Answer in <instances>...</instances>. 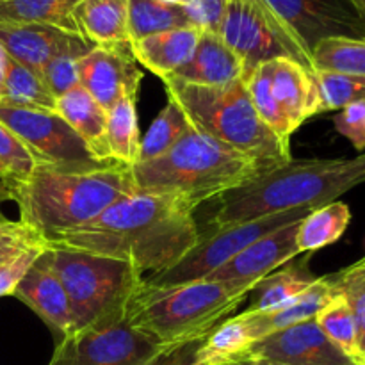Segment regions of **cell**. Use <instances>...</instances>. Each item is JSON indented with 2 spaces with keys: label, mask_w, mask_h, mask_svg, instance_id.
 Returning <instances> with one entry per match:
<instances>
[{
  "label": "cell",
  "mask_w": 365,
  "mask_h": 365,
  "mask_svg": "<svg viewBox=\"0 0 365 365\" xmlns=\"http://www.w3.org/2000/svg\"><path fill=\"white\" fill-rule=\"evenodd\" d=\"M314 209L317 207H299V209L269 214V216L257 217L245 223L228 225V227L214 228V230L209 228V234L200 235L198 242L173 267L159 274H152L145 280L152 285H175L203 280L250 245L262 239L264 235L296 221H302Z\"/></svg>",
  "instance_id": "cell-9"
},
{
  "label": "cell",
  "mask_w": 365,
  "mask_h": 365,
  "mask_svg": "<svg viewBox=\"0 0 365 365\" xmlns=\"http://www.w3.org/2000/svg\"><path fill=\"white\" fill-rule=\"evenodd\" d=\"M38 264L52 271L66 291L71 334L120 316L145 277L128 260L82 250L45 246Z\"/></svg>",
  "instance_id": "cell-7"
},
{
  "label": "cell",
  "mask_w": 365,
  "mask_h": 365,
  "mask_svg": "<svg viewBox=\"0 0 365 365\" xmlns=\"http://www.w3.org/2000/svg\"><path fill=\"white\" fill-rule=\"evenodd\" d=\"M43 242H45V237L41 234L31 230V228L24 225L20 230L11 232V234L0 237V264L20 255L21 252H25L31 246L43 245Z\"/></svg>",
  "instance_id": "cell-43"
},
{
  "label": "cell",
  "mask_w": 365,
  "mask_h": 365,
  "mask_svg": "<svg viewBox=\"0 0 365 365\" xmlns=\"http://www.w3.org/2000/svg\"><path fill=\"white\" fill-rule=\"evenodd\" d=\"M227 365H282L277 362H269V360H257V359H242L237 360V362H232Z\"/></svg>",
  "instance_id": "cell-47"
},
{
  "label": "cell",
  "mask_w": 365,
  "mask_h": 365,
  "mask_svg": "<svg viewBox=\"0 0 365 365\" xmlns=\"http://www.w3.org/2000/svg\"><path fill=\"white\" fill-rule=\"evenodd\" d=\"M81 2L82 0H0V24H43L81 34L75 20V9Z\"/></svg>",
  "instance_id": "cell-24"
},
{
  "label": "cell",
  "mask_w": 365,
  "mask_h": 365,
  "mask_svg": "<svg viewBox=\"0 0 365 365\" xmlns=\"http://www.w3.org/2000/svg\"><path fill=\"white\" fill-rule=\"evenodd\" d=\"M351 4L356 7V9H359V13L365 18V0H351Z\"/></svg>",
  "instance_id": "cell-48"
},
{
  "label": "cell",
  "mask_w": 365,
  "mask_h": 365,
  "mask_svg": "<svg viewBox=\"0 0 365 365\" xmlns=\"http://www.w3.org/2000/svg\"><path fill=\"white\" fill-rule=\"evenodd\" d=\"M314 71L365 75V39L330 38L312 52Z\"/></svg>",
  "instance_id": "cell-32"
},
{
  "label": "cell",
  "mask_w": 365,
  "mask_h": 365,
  "mask_svg": "<svg viewBox=\"0 0 365 365\" xmlns=\"http://www.w3.org/2000/svg\"><path fill=\"white\" fill-rule=\"evenodd\" d=\"M245 84L246 89H248L250 100H252L253 107H255L260 120H262L278 138L284 139L285 143H291V135L294 134V130H292L287 116H285L284 110H282L280 103L274 98L273 88H271V78L266 66L260 64L259 68H255V70L245 78Z\"/></svg>",
  "instance_id": "cell-33"
},
{
  "label": "cell",
  "mask_w": 365,
  "mask_h": 365,
  "mask_svg": "<svg viewBox=\"0 0 365 365\" xmlns=\"http://www.w3.org/2000/svg\"><path fill=\"white\" fill-rule=\"evenodd\" d=\"M316 323L323 334L348 356L360 362L359 344H356V323L351 307L341 294L335 296L316 316Z\"/></svg>",
  "instance_id": "cell-34"
},
{
  "label": "cell",
  "mask_w": 365,
  "mask_h": 365,
  "mask_svg": "<svg viewBox=\"0 0 365 365\" xmlns=\"http://www.w3.org/2000/svg\"><path fill=\"white\" fill-rule=\"evenodd\" d=\"M205 337L168 346L148 365H207L200 356V348Z\"/></svg>",
  "instance_id": "cell-42"
},
{
  "label": "cell",
  "mask_w": 365,
  "mask_h": 365,
  "mask_svg": "<svg viewBox=\"0 0 365 365\" xmlns=\"http://www.w3.org/2000/svg\"><path fill=\"white\" fill-rule=\"evenodd\" d=\"M307 53L330 38L365 39V18L351 0H266Z\"/></svg>",
  "instance_id": "cell-12"
},
{
  "label": "cell",
  "mask_w": 365,
  "mask_h": 365,
  "mask_svg": "<svg viewBox=\"0 0 365 365\" xmlns=\"http://www.w3.org/2000/svg\"><path fill=\"white\" fill-rule=\"evenodd\" d=\"M13 296L34 310L52 331L63 337L71 334V310L66 291L59 278L38 264V260L21 278Z\"/></svg>",
  "instance_id": "cell-18"
},
{
  "label": "cell",
  "mask_w": 365,
  "mask_h": 365,
  "mask_svg": "<svg viewBox=\"0 0 365 365\" xmlns=\"http://www.w3.org/2000/svg\"><path fill=\"white\" fill-rule=\"evenodd\" d=\"M360 365H365V359L362 360V362H360Z\"/></svg>",
  "instance_id": "cell-51"
},
{
  "label": "cell",
  "mask_w": 365,
  "mask_h": 365,
  "mask_svg": "<svg viewBox=\"0 0 365 365\" xmlns=\"http://www.w3.org/2000/svg\"><path fill=\"white\" fill-rule=\"evenodd\" d=\"M321 98V113L339 110L349 103H365V75L314 71Z\"/></svg>",
  "instance_id": "cell-35"
},
{
  "label": "cell",
  "mask_w": 365,
  "mask_h": 365,
  "mask_svg": "<svg viewBox=\"0 0 365 365\" xmlns=\"http://www.w3.org/2000/svg\"><path fill=\"white\" fill-rule=\"evenodd\" d=\"M217 34L242 61V81L260 64L278 57H289L314 71L312 57L266 0H228Z\"/></svg>",
  "instance_id": "cell-8"
},
{
  "label": "cell",
  "mask_w": 365,
  "mask_h": 365,
  "mask_svg": "<svg viewBox=\"0 0 365 365\" xmlns=\"http://www.w3.org/2000/svg\"><path fill=\"white\" fill-rule=\"evenodd\" d=\"M202 32L196 27H187L146 36L130 43L132 56L146 70L159 75L164 81L191 61Z\"/></svg>",
  "instance_id": "cell-21"
},
{
  "label": "cell",
  "mask_w": 365,
  "mask_h": 365,
  "mask_svg": "<svg viewBox=\"0 0 365 365\" xmlns=\"http://www.w3.org/2000/svg\"><path fill=\"white\" fill-rule=\"evenodd\" d=\"M168 98L175 100L192 127L245 153L260 173L289 163L291 143L278 138L259 118L245 81L227 86H195L164 78Z\"/></svg>",
  "instance_id": "cell-6"
},
{
  "label": "cell",
  "mask_w": 365,
  "mask_h": 365,
  "mask_svg": "<svg viewBox=\"0 0 365 365\" xmlns=\"http://www.w3.org/2000/svg\"><path fill=\"white\" fill-rule=\"evenodd\" d=\"M227 4L228 0H189L185 4V9H187L195 27L203 32L217 34L225 11H227Z\"/></svg>",
  "instance_id": "cell-41"
},
{
  "label": "cell",
  "mask_w": 365,
  "mask_h": 365,
  "mask_svg": "<svg viewBox=\"0 0 365 365\" xmlns=\"http://www.w3.org/2000/svg\"><path fill=\"white\" fill-rule=\"evenodd\" d=\"M0 103L57 113V98L45 84L41 73L16 63L11 57L7 59L6 81H4L2 95H0Z\"/></svg>",
  "instance_id": "cell-28"
},
{
  "label": "cell",
  "mask_w": 365,
  "mask_h": 365,
  "mask_svg": "<svg viewBox=\"0 0 365 365\" xmlns=\"http://www.w3.org/2000/svg\"><path fill=\"white\" fill-rule=\"evenodd\" d=\"M314 280L316 278L302 267L274 271L257 282L255 287L250 292L252 303L245 312L260 314L280 309L303 294L314 284Z\"/></svg>",
  "instance_id": "cell-29"
},
{
  "label": "cell",
  "mask_w": 365,
  "mask_h": 365,
  "mask_svg": "<svg viewBox=\"0 0 365 365\" xmlns=\"http://www.w3.org/2000/svg\"><path fill=\"white\" fill-rule=\"evenodd\" d=\"M257 175L260 171L250 157L196 128L157 159L132 166L135 187L178 195L192 207L220 200Z\"/></svg>",
  "instance_id": "cell-5"
},
{
  "label": "cell",
  "mask_w": 365,
  "mask_h": 365,
  "mask_svg": "<svg viewBox=\"0 0 365 365\" xmlns=\"http://www.w3.org/2000/svg\"><path fill=\"white\" fill-rule=\"evenodd\" d=\"M271 78L277 102L287 116L292 130H298L309 118L321 114V98L314 71L289 57L264 63Z\"/></svg>",
  "instance_id": "cell-17"
},
{
  "label": "cell",
  "mask_w": 365,
  "mask_h": 365,
  "mask_svg": "<svg viewBox=\"0 0 365 365\" xmlns=\"http://www.w3.org/2000/svg\"><path fill=\"white\" fill-rule=\"evenodd\" d=\"M163 2H170V4H177V6H185L189 0H163Z\"/></svg>",
  "instance_id": "cell-49"
},
{
  "label": "cell",
  "mask_w": 365,
  "mask_h": 365,
  "mask_svg": "<svg viewBox=\"0 0 365 365\" xmlns=\"http://www.w3.org/2000/svg\"><path fill=\"white\" fill-rule=\"evenodd\" d=\"M298 225H287L284 228L264 235L257 242L242 250L239 255L228 260L225 266L210 273L203 280L212 282H230V284H257L267 274L274 273L278 267L284 266L294 257L302 255L298 250Z\"/></svg>",
  "instance_id": "cell-16"
},
{
  "label": "cell",
  "mask_w": 365,
  "mask_h": 365,
  "mask_svg": "<svg viewBox=\"0 0 365 365\" xmlns=\"http://www.w3.org/2000/svg\"><path fill=\"white\" fill-rule=\"evenodd\" d=\"M57 114L81 135L96 159L113 163L107 152V110L82 86L57 98Z\"/></svg>",
  "instance_id": "cell-22"
},
{
  "label": "cell",
  "mask_w": 365,
  "mask_h": 365,
  "mask_svg": "<svg viewBox=\"0 0 365 365\" xmlns=\"http://www.w3.org/2000/svg\"><path fill=\"white\" fill-rule=\"evenodd\" d=\"M351 221V210L344 202H330L307 214L298 225L299 253H312L337 242L348 230Z\"/></svg>",
  "instance_id": "cell-25"
},
{
  "label": "cell",
  "mask_w": 365,
  "mask_h": 365,
  "mask_svg": "<svg viewBox=\"0 0 365 365\" xmlns=\"http://www.w3.org/2000/svg\"><path fill=\"white\" fill-rule=\"evenodd\" d=\"M0 45L11 59L38 73L56 57H82L95 46L84 36L43 24H0Z\"/></svg>",
  "instance_id": "cell-15"
},
{
  "label": "cell",
  "mask_w": 365,
  "mask_h": 365,
  "mask_svg": "<svg viewBox=\"0 0 365 365\" xmlns=\"http://www.w3.org/2000/svg\"><path fill=\"white\" fill-rule=\"evenodd\" d=\"M13 200V195H11V185L7 182L0 180V223L7 221V217L2 214V203Z\"/></svg>",
  "instance_id": "cell-44"
},
{
  "label": "cell",
  "mask_w": 365,
  "mask_h": 365,
  "mask_svg": "<svg viewBox=\"0 0 365 365\" xmlns=\"http://www.w3.org/2000/svg\"><path fill=\"white\" fill-rule=\"evenodd\" d=\"M255 344L248 327L237 314L221 321L205 337L200 356L207 365H227L237 362Z\"/></svg>",
  "instance_id": "cell-30"
},
{
  "label": "cell",
  "mask_w": 365,
  "mask_h": 365,
  "mask_svg": "<svg viewBox=\"0 0 365 365\" xmlns=\"http://www.w3.org/2000/svg\"><path fill=\"white\" fill-rule=\"evenodd\" d=\"M242 359L269 360L282 365H360L323 334L316 317L260 339Z\"/></svg>",
  "instance_id": "cell-13"
},
{
  "label": "cell",
  "mask_w": 365,
  "mask_h": 365,
  "mask_svg": "<svg viewBox=\"0 0 365 365\" xmlns=\"http://www.w3.org/2000/svg\"><path fill=\"white\" fill-rule=\"evenodd\" d=\"M0 180H4V182H7V184H9V180H7L6 171H4V168H2V166H0Z\"/></svg>",
  "instance_id": "cell-50"
},
{
  "label": "cell",
  "mask_w": 365,
  "mask_h": 365,
  "mask_svg": "<svg viewBox=\"0 0 365 365\" xmlns=\"http://www.w3.org/2000/svg\"><path fill=\"white\" fill-rule=\"evenodd\" d=\"M192 128L195 127L180 106L170 98L168 106L160 110L159 116L152 121L146 134L141 138L139 163H148L166 153Z\"/></svg>",
  "instance_id": "cell-31"
},
{
  "label": "cell",
  "mask_w": 365,
  "mask_h": 365,
  "mask_svg": "<svg viewBox=\"0 0 365 365\" xmlns=\"http://www.w3.org/2000/svg\"><path fill=\"white\" fill-rule=\"evenodd\" d=\"M0 121L24 143L38 163L59 166H100L81 135L57 113L0 103Z\"/></svg>",
  "instance_id": "cell-11"
},
{
  "label": "cell",
  "mask_w": 365,
  "mask_h": 365,
  "mask_svg": "<svg viewBox=\"0 0 365 365\" xmlns=\"http://www.w3.org/2000/svg\"><path fill=\"white\" fill-rule=\"evenodd\" d=\"M255 284L192 280L152 285L146 280L127 303V317L138 330L164 346L209 335L250 296Z\"/></svg>",
  "instance_id": "cell-4"
},
{
  "label": "cell",
  "mask_w": 365,
  "mask_h": 365,
  "mask_svg": "<svg viewBox=\"0 0 365 365\" xmlns=\"http://www.w3.org/2000/svg\"><path fill=\"white\" fill-rule=\"evenodd\" d=\"M46 241L43 245H36L21 252L20 255L13 257V259L6 260L0 264V298L2 296L14 294V289L21 282V278L27 274V271L34 266L38 257L45 250Z\"/></svg>",
  "instance_id": "cell-39"
},
{
  "label": "cell",
  "mask_w": 365,
  "mask_h": 365,
  "mask_svg": "<svg viewBox=\"0 0 365 365\" xmlns=\"http://www.w3.org/2000/svg\"><path fill=\"white\" fill-rule=\"evenodd\" d=\"M75 20L81 34L95 46L130 45L128 0H82Z\"/></svg>",
  "instance_id": "cell-23"
},
{
  "label": "cell",
  "mask_w": 365,
  "mask_h": 365,
  "mask_svg": "<svg viewBox=\"0 0 365 365\" xmlns=\"http://www.w3.org/2000/svg\"><path fill=\"white\" fill-rule=\"evenodd\" d=\"M24 227V223H20V221H4V223H0V237L6 234H11V232H16L20 230V228Z\"/></svg>",
  "instance_id": "cell-46"
},
{
  "label": "cell",
  "mask_w": 365,
  "mask_h": 365,
  "mask_svg": "<svg viewBox=\"0 0 365 365\" xmlns=\"http://www.w3.org/2000/svg\"><path fill=\"white\" fill-rule=\"evenodd\" d=\"M364 182V153L355 159H291L221 196L209 228L245 223L299 207L327 205Z\"/></svg>",
  "instance_id": "cell-3"
},
{
  "label": "cell",
  "mask_w": 365,
  "mask_h": 365,
  "mask_svg": "<svg viewBox=\"0 0 365 365\" xmlns=\"http://www.w3.org/2000/svg\"><path fill=\"white\" fill-rule=\"evenodd\" d=\"M337 294L339 292L335 289L334 280H331V274H328V277L316 278L314 284L303 294H299L298 298L292 299L287 305L280 307V309L260 314L239 312L237 316L242 317L253 341L257 342L267 335L274 334V331H280L284 328L292 327V324L303 323V321L314 319Z\"/></svg>",
  "instance_id": "cell-19"
},
{
  "label": "cell",
  "mask_w": 365,
  "mask_h": 365,
  "mask_svg": "<svg viewBox=\"0 0 365 365\" xmlns=\"http://www.w3.org/2000/svg\"><path fill=\"white\" fill-rule=\"evenodd\" d=\"M187 200L171 192L135 189L96 220L45 237L48 246L82 250L128 260L145 273L173 267L198 242L200 230Z\"/></svg>",
  "instance_id": "cell-1"
},
{
  "label": "cell",
  "mask_w": 365,
  "mask_h": 365,
  "mask_svg": "<svg viewBox=\"0 0 365 365\" xmlns=\"http://www.w3.org/2000/svg\"><path fill=\"white\" fill-rule=\"evenodd\" d=\"M132 168L59 166L38 163L25 180L11 184L20 223L43 237L84 227L118 200L135 191Z\"/></svg>",
  "instance_id": "cell-2"
},
{
  "label": "cell",
  "mask_w": 365,
  "mask_h": 365,
  "mask_svg": "<svg viewBox=\"0 0 365 365\" xmlns=\"http://www.w3.org/2000/svg\"><path fill=\"white\" fill-rule=\"evenodd\" d=\"M245 75L242 61L214 32H202L191 61L168 78L195 86H227L241 81Z\"/></svg>",
  "instance_id": "cell-20"
},
{
  "label": "cell",
  "mask_w": 365,
  "mask_h": 365,
  "mask_svg": "<svg viewBox=\"0 0 365 365\" xmlns=\"http://www.w3.org/2000/svg\"><path fill=\"white\" fill-rule=\"evenodd\" d=\"M339 134L348 138L356 152L365 150V103H349L334 118Z\"/></svg>",
  "instance_id": "cell-40"
},
{
  "label": "cell",
  "mask_w": 365,
  "mask_h": 365,
  "mask_svg": "<svg viewBox=\"0 0 365 365\" xmlns=\"http://www.w3.org/2000/svg\"><path fill=\"white\" fill-rule=\"evenodd\" d=\"M36 164L38 160L29 152L27 146L0 121V166L6 171L9 185L25 180Z\"/></svg>",
  "instance_id": "cell-37"
},
{
  "label": "cell",
  "mask_w": 365,
  "mask_h": 365,
  "mask_svg": "<svg viewBox=\"0 0 365 365\" xmlns=\"http://www.w3.org/2000/svg\"><path fill=\"white\" fill-rule=\"evenodd\" d=\"M335 289L351 307L356 323V344L360 362L365 356V259L331 274Z\"/></svg>",
  "instance_id": "cell-36"
},
{
  "label": "cell",
  "mask_w": 365,
  "mask_h": 365,
  "mask_svg": "<svg viewBox=\"0 0 365 365\" xmlns=\"http://www.w3.org/2000/svg\"><path fill=\"white\" fill-rule=\"evenodd\" d=\"M168 346L120 316L63 337L48 365H148Z\"/></svg>",
  "instance_id": "cell-10"
},
{
  "label": "cell",
  "mask_w": 365,
  "mask_h": 365,
  "mask_svg": "<svg viewBox=\"0 0 365 365\" xmlns=\"http://www.w3.org/2000/svg\"><path fill=\"white\" fill-rule=\"evenodd\" d=\"M195 27L185 6L163 0H128V41L173 29ZM198 29V27H196Z\"/></svg>",
  "instance_id": "cell-27"
},
{
  "label": "cell",
  "mask_w": 365,
  "mask_h": 365,
  "mask_svg": "<svg viewBox=\"0 0 365 365\" xmlns=\"http://www.w3.org/2000/svg\"><path fill=\"white\" fill-rule=\"evenodd\" d=\"M7 59H9V56H7V53H6V50H4V46H2V45H0V95H2L4 81H6Z\"/></svg>",
  "instance_id": "cell-45"
},
{
  "label": "cell",
  "mask_w": 365,
  "mask_h": 365,
  "mask_svg": "<svg viewBox=\"0 0 365 365\" xmlns=\"http://www.w3.org/2000/svg\"><path fill=\"white\" fill-rule=\"evenodd\" d=\"M364 157H365V153H364Z\"/></svg>",
  "instance_id": "cell-52"
},
{
  "label": "cell",
  "mask_w": 365,
  "mask_h": 365,
  "mask_svg": "<svg viewBox=\"0 0 365 365\" xmlns=\"http://www.w3.org/2000/svg\"><path fill=\"white\" fill-rule=\"evenodd\" d=\"M138 96H125L107 110V152L113 163L135 166L139 163L141 135L138 123Z\"/></svg>",
  "instance_id": "cell-26"
},
{
  "label": "cell",
  "mask_w": 365,
  "mask_h": 365,
  "mask_svg": "<svg viewBox=\"0 0 365 365\" xmlns=\"http://www.w3.org/2000/svg\"><path fill=\"white\" fill-rule=\"evenodd\" d=\"M78 59H81L78 56L66 53V56H59L50 61V63H46V66L41 70L43 81H45V84L48 86V89L56 98L66 95L68 91L81 86L77 70Z\"/></svg>",
  "instance_id": "cell-38"
},
{
  "label": "cell",
  "mask_w": 365,
  "mask_h": 365,
  "mask_svg": "<svg viewBox=\"0 0 365 365\" xmlns=\"http://www.w3.org/2000/svg\"><path fill=\"white\" fill-rule=\"evenodd\" d=\"M77 70L82 88L106 110L125 96H138L143 81L130 45L93 46L77 61Z\"/></svg>",
  "instance_id": "cell-14"
}]
</instances>
